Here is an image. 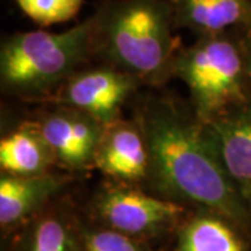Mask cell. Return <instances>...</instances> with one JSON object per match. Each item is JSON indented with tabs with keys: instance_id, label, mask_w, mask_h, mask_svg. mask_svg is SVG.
<instances>
[{
	"instance_id": "2",
	"label": "cell",
	"mask_w": 251,
	"mask_h": 251,
	"mask_svg": "<svg viewBox=\"0 0 251 251\" xmlns=\"http://www.w3.org/2000/svg\"><path fill=\"white\" fill-rule=\"evenodd\" d=\"M92 17V60L161 88L173 78L181 46L171 0H102Z\"/></svg>"
},
{
	"instance_id": "14",
	"label": "cell",
	"mask_w": 251,
	"mask_h": 251,
	"mask_svg": "<svg viewBox=\"0 0 251 251\" xmlns=\"http://www.w3.org/2000/svg\"><path fill=\"white\" fill-rule=\"evenodd\" d=\"M239 232L229 219L197 208L177 227L175 251H247Z\"/></svg>"
},
{
	"instance_id": "12",
	"label": "cell",
	"mask_w": 251,
	"mask_h": 251,
	"mask_svg": "<svg viewBox=\"0 0 251 251\" xmlns=\"http://www.w3.org/2000/svg\"><path fill=\"white\" fill-rule=\"evenodd\" d=\"M57 168L56 158L35 119L18 123L0 140V172L10 176H34Z\"/></svg>"
},
{
	"instance_id": "1",
	"label": "cell",
	"mask_w": 251,
	"mask_h": 251,
	"mask_svg": "<svg viewBox=\"0 0 251 251\" xmlns=\"http://www.w3.org/2000/svg\"><path fill=\"white\" fill-rule=\"evenodd\" d=\"M143 128L150 172L144 188L181 205L216 212L242 232L251 230L250 202L219 161L205 123L190 106L171 97L151 95L135 106Z\"/></svg>"
},
{
	"instance_id": "13",
	"label": "cell",
	"mask_w": 251,
	"mask_h": 251,
	"mask_svg": "<svg viewBox=\"0 0 251 251\" xmlns=\"http://www.w3.org/2000/svg\"><path fill=\"white\" fill-rule=\"evenodd\" d=\"M176 28L218 34L251 23V0H171Z\"/></svg>"
},
{
	"instance_id": "8",
	"label": "cell",
	"mask_w": 251,
	"mask_h": 251,
	"mask_svg": "<svg viewBox=\"0 0 251 251\" xmlns=\"http://www.w3.org/2000/svg\"><path fill=\"white\" fill-rule=\"evenodd\" d=\"M94 169L110 181L145 186L150 151L143 128L134 116L122 117L105 127Z\"/></svg>"
},
{
	"instance_id": "4",
	"label": "cell",
	"mask_w": 251,
	"mask_h": 251,
	"mask_svg": "<svg viewBox=\"0 0 251 251\" xmlns=\"http://www.w3.org/2000/svg\"><path fill=\"white\" fill-rule=\"evenodd\" d=\"M173 78L181 80L190 105L204 123L250 98L246 62L237 29L197 36L175 57Z\"/></svg>"
},
{
	"instance_id": "11",
	"label": "cell",
	"mask_w": 251,
	"mask_h": 251,
	"mask_svg": "<svg viewBox=\"0 0 251 251\" xmlns=\"http://www.w3.org/2000/svg\"><path fill=\"white\" fill-rule=\"evenodd\" d=\"M11 251H85L82 226L69 206L54 200L20 226Z\"/></svg>"
},
{
	"instance_id": "16",
	"label": "cell",
	"mask_w": 251,
	"mask_h": 251,
	"mask_svg": "<svg viewBox=\"0 0 251 251\" xmlns=\"http://www.w3.org/2000/svg\"><path fill=\"white\" fill-rule=\"evenodd\" d=\"M85 251H148L143 240L108 229L105 226H82Z\"/></svg>"
},
{
	"instance_id": "7",
	"label": "cell",
	"mask_w": 251,
	"mask_h": 251,
	"mask_svg": "<svg viewBox=\"0 0 251 251\" xmlns=\"http://www.w3.org/2000/svg\"><path fill=\"white\" fill-rule=\"evenodd\" d=\"M46 106L49 108L38 112L35 122L53 152L57 168L73 175L94 169L106 126L77 109Z\"/></svg>"
},
{
	"instance_id": "5",
	"label": "cell",
	"mask_w": 251,
	"mask_h": 251,
	"mask_svg": "<svg viewBox=\"0 0 251 251\" xmlns=\"http://www.w3.org/2000/svg\"><path fill=\"white\" fill-rule=\"evenodd\" d=\"M95 222L138 240L177 230L186 206L159 197L143 186L106 180L90 201Z\"/></svg>"
},
{
	"instance_id": "15",
	"label": "cell",
	"mask_w": 251,
	"mask_h": 251,
	"mask_svg": "<svg viewBox=\"0 0 251 251\" xmlns=\"http://www.w3.org/2000/svg\"><path fill=\"white\" fill-rule=\"evenodd\" d=\"M85 0H16L20 10L39 27H50L72 21Z\"/></svg>"
},
{
	"instance_id": "18",
	"label": "cell",
	"mask_w": 251,
	"mask_h": 251,
	"mask_svg": "<svg viewBox=\"0 0 251 251\" xmlns=\"http://www.w3.org/2000/svg\"><path fill=\"white\" fill-rule=\"evenodd\" d=\"M250 208H251V201H250Z\"/></svg>"
},
{
	"instance_id": "6",
	"label": "cell",
	"mask_w": 251,
	"mask_h": 251,
	"mask_svg": "<svg viewBox=\"0 0 251 251\" xmlns=\"http://www.w3.org/2000/svg\"><path fill=\"white\" fill-rule=\"evenodd\" d=\"M141 88L143 84L133 75L97 63L74 73L45 105L77 109L108 126L125 117L123 109Z\"/></svg>"
},
{
	"instance_id": "17",
	"label": "cell",
	"mask_w": 251,
	"mask_h": 251,
	"mask_svg": "<svg viewBox=\"0 0 251 251\" xmlns=\"http://www.w3.org/2000/svg\"><path fill=\"white\" fill-rule=\"evenodd\" d=\"M240 44L243 48L244 62H246V70H247V78H249V87H250L251 97V23L242 28H237Z\"/></svg>"
},
{
	"instance_id": "9",
	"label": "cell",
	"mask_w": 251,
	"mask_h": 251,
	"mask_svg": "<svg viewBox=\"0 0 251 251\" xmlns=\"http://www.w3.org/2000/svg\"><path fill=\"white\" fill-rule=\"evenodd\" d=\"M209 140L234 186L251 201V97L205 123Z\"/></svg>"
},
{
	"instance_id": "10",
	"label": "cell",
	"mask_w": 251,
	"mask_h": 251,
	"mask_svg": "<svg viewBox=\"0 0 251 251\" xmlns=\"http://www.w3.org/2000/svg\"><path fill=\"white\" fill-rule=\"evenodd\" d=\"M74 181L69 172H48L34 176L0 175V225L17 229L53 202Z\"/></svg>"
},
{
	"instance_id": "3",
	"label": "cell",
	"mask_w": 251,
	"mask_h": 251,
	"mask_svg": "<svg viewBox=\"0 0 251 251\" xmlns=\"http://www.w3.org/2000/svg\"><path fill=\"white\" fill-rule=\"evenodd\" d=\"M92 60V17L62 32L18 31L0 46V88L7 97L42 102Z\"/></svg>"
}]
</instances>
